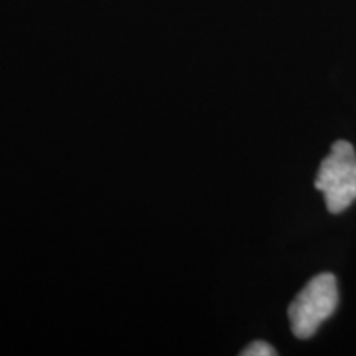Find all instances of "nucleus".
<instances>
[{"instance_id": "nucleus-1", "label": "nucleus", "mask_w": 356, "mask_h": 356, "mask_svg": "<svg viewBox=\"0 0 356 356\" xmlns=\"http://www.w3.org/2000/svg\"><path fill=\"white\" fill-rule=\"evenodd\" d=\"M315 188L322 191L327 210L337 215L356 200V154L346 140H337L323 159L315 178Z\"/></svg>"}, {"instance_id": "nucleus-2", "label": "nucleus", "mask_w": 356, "mask_h": 356, "mask_svg": "<svg viewBox=\"0 0 356 356\" xmlns=\"http://www.w3.org/2000/svg\"><path fill=\"white\" fill-rule=\"evenodd\" d=\"M338 305L335 275L325 273L310 280L289 305V320L297 338L315 335L325 320L330 318Z\"/></svg>"}, {"instance_id": "nucleus-3", "label": "nucleus", "mask_w": 356, "mask_h": 356, "mask_svg": "<svg viewBox=\"0 0 356 356\" xmlns=\"http://www.w3.org/2000/svg\"><path fill=\"white\" fill-rule=\"evenodd\" d=\"M243 356H274L277 355V351H275L273 346H270L269 343H266V341H252L251 345L246 346L241 351Z\"/></svg>"}]
</instances>
